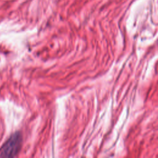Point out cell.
I'll use <instances>...</instances> for the list:
<instances>
[{"mask_svg": "<svg viewBox=\"0 0 158 158\" xmlns=\"http://www.w3.org/2000/svg\"><path fill=\"white\" fill-rule=\"evenodd\" d=\"M22 137L20 132L13 133L0 149V156L2 157H15L20 151Z\"/></svg>", "mask_w": 158, "mask_h": 158, "instance_id": "cell-1", "label": "cell"}]
</instances>
